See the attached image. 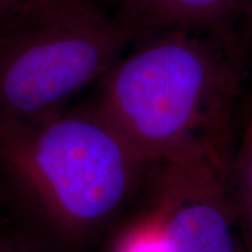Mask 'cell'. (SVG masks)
Instances as JSON below:
<instances>
[{"instance_id":"cell-1","label":"cell","mask_w":252,"mask_h":252,"mask_svg":"<svg viewBox=\"0 0 252 252\" xmlns=\"http://www.w3.org/2000/svg\"><path fill=\"white\" fill-rule=\"evenodd\" d=\"M150 165L94 105L0 118V178L34 224L79 247L121 213Z\"/></svg>"},{"instance_id":"cell-2","label":"cell","mask_w":252,"mask_h":252,"mask_svg":"<svg viewBox=\"0 0 252 252\" xmlns=\"http://www.w3.org/2000/svg\"><path fill=\"white\" fill-rule=\"evenodd\" d=\"M238 74L230 56L188 30H162L122 55L94 107L150 167L187 156H230Z\"/></svg>"},{"instance_id":"cell-3","label":"cell","mask_w":252,"mask_h":252,"mask_svg":"<svg viewBox=\"0 0 252 252\" xmlns=\"http://www.w3.org/2000/svg\"><path fill=\"white\" fill-rule=\"evenodd\" d=\"M139 34L87 0H39L0 26V118L62 109L105 73Z\"/></svg>"},{"instance_id":"cell-4","label":"cell","mask_w":252,"mask_h":252,"mask_svg":"<svg viewBox=\"0 0 252 252\" xmlns=\"http://www.w3.org/2000/svg\"><path fill=\"white\" fill-rule=\"evenodd\" d=\"M156 167L150 213L164 252H245L235 235L228 156H187Z\"/></svg>"},{"instance_id":"cell-5","label":"cell","mask_w":252,"mask_h":252,"mask_svg":"<svg viewBox=\"0 0 252 252\" xmlns=\"http://www.w3.org/2000/svg\"><path fill=\"white\" fill-rule=\"evenodd\" d=\"M124 20L139 36L162 30L216 28L252 7V0H122Z\"/></svg>"},{"instance_id":"cell-6","label":"cell","mask_w":252,"mask_h":252,"mask_svg":"<svg viewBox=\"0 0 252 252\" xmlns=\"http://www.w3.org/2000/svg\"><path fill=\"white\" fill-rule=\"evenodd\" d=\"M231 193L237 223L243 230L245 252H252V109L241 149L231 165Z\"/></svg>"},{"instance_id":"cell-7","label":"cell","mask_w":252,"mask_h":252,"mask_svg":"<svg viewBox=\"0 0 252 252\" xmlns=\"http://www.w3.org/2000/svg\"><path fill=\"white\" fill-rule=\"evenodd\" d=\"M114 252H164L161 230L157 219L149 213L119 238Z\"/></svg>"},{"instance_id":"cell-8","label":"cell","mask_w":252,"mask_h":252,"mask_svg":"<svg viewBox=\"0 0 252 252\" xmlns=\"http://www.w3.org/2000/svg\"><path fill=\"white\" fill-rule=\"evenodd\" d=\"M0 252H45L27 235L0 224Z\"/></svg>"},{"instance_id":"cell-9","label":"cell","mask_w":252,"mask_h":252,"mask_svg":"<svg viewBox=\"0 0 252 252\" xmlns=\"http://www.w3.org/2000/svg\"><path fill=\"white\" fill-rule=\"evenodd\" d=\"M39 0H0V26L18 17Z\"/></svg>"}]
</instances>
